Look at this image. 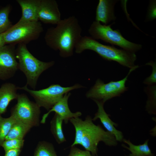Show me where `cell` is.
Returning a JSON list of instances; mask_svg holds the SVG:
<instances>
[{
    "label": "cell",
    "instance_id": "1",
    "mask_svg": "<svg viewBox=\"0 0 156 156\" xmlns=\"http://www.w3.org/2000/svg\"><path fill=\"white\" fill-rule=\"evenodd\" d=\"M82 28L75 16L61 20L55 27L48 28L44 39L47 45L55 51H59L62 57L72 56L75 48L82 36Z\"/></svg>",
    "mask_w": 156,
    "mask_h": 156
},
{
    "label": "cell",
    "instance_id": "2",
    "mask_svg": "<svg viewBox=\"0 0 156 156\" xmlns=\"http://www.w3.org/2000/svg\"><path fill=\"white\" fill-rule=\"evenodd\" d=\"M75 129V140L71 146L81 145L92 153L93 156H98L97 146L99 142H103L109 146H116L117 141L114 136L105 131L100 125H96L92 122L91 117L88 116L84 120L79 117L69 120Z\"/></svg>",
    "mask_w": 156,
    "mask_h": 156
},
{
    "label": "cell",
    "instance_id": "3",
    "mask_svg": "<svg viewBox=\"0 0 156 156\" xmlns=\"http://www.w3.org/2000/svg\"><path fill=\"white\" fill-rule=\"evenodd\" d=\"M87 50L94 51L104 59L116 62L130 69L139 67L135 64L136 56L134 53L103 44L91 36H82L75 48V52L80 54Z\"/></svg>",
    "mask_w": 156,
    "mask_h": 156
},
{
    "label": "cell",
    "instance_id": "4",
    "mask_svg": "<svg viewBox=\"0 0 156 156\" xmlns=\"http://www.w3.org/2000/svg\"><path fill=\"white\" fill-rule=\"evenodd\" d=\"M16 57L18 60V69L26 77V85L34 89L40 75L55 64L54 61L44 62L38 60L29 51L26 44L23 43L18 44L16 49Z\"/></svg>",
    "mask_w": 156,
    "mask_h": 156
},
{
    "label": "cell",
    "instance_id": "5",
    "mask_svg": "<svg viewBox=\"0 0 156 156\" xmlns=\"http://www.w3.org/2000/svg\"><path fill=\"white\" fill-rule=\"evenodd\" d=\"M43 31L40 21H18L9 29L1 34L6 44H26L37 39Z\"/></svg>",
    "mask_w": 156,
    "mask_h": 156
},
{
    "label": "cell",
    "instance_id": "6",
    "mask_svg": "<svg viewBox=\"0 0 156 156\" xmlns=\"http://www.w3.org/2000/svg\"><path fill=\"white\" fill-rule=\"evenodd\" d=\"M113 23L109 25H103L99 22L94 21L88 30L90 36L95 40L101 39L105 42L118 46L123 49L134 53L141 49V45L127 40L118 30H113L111 26Z\"/></svg>",
    "mask_w": 156,
    "mask_h": 156
},
{
    "label": "cell",
    "instance_id": "7",
    "mask_svg": "<svg viewBox=\"0 0 156 156\" xmlns=\"http://www.w3.org/2000/svg\"><path fill=\"white\" fill-rule=\"evenodd\" d=\"M83 87L76 84L70 87H64L59 84H52L48 87L39 90H30L27 85L22 87H18V89L24 90L32 96L36 103L40 107H43L49 110L66 93L76 89Z\"/></svg>",
    "mask_w": 156,
    "mask_h": 156
},
{
    "label": "cell",
    "instance_id": "8",
    "mask_svg": "<svg viewBox=\"0 0 156 156\" xmlns=\"http://www.w3.org/2000/svg\"><path fill=\"white\" fill-rule=\"evenodd\" d=\"M136 68L130 69L126 76L119 81H112L105 83L100 79H98L94 85L86 92V97L104 104L113 98L120 96L128 90V88L125 86L128 77L131 73Z\"/></svg>",
    "mask_w": 156,
    "mask_h": 156
},
{
    "label": "cell",
    "instance_id": "9",
    "mask_svg": "<svg viewBox=\"0 0 156 156\" xmlns=\"http://www.w3.org/2000/svg\"><path fill=\"white\" fill-rule=\"evenodd\" d=\"M17 103L11 110V116L16 120L27 125L31 128L39 124L40 107L31 101L24 94H18Z\"/></svg>",
    "mask_w": 156,
    "mask_h": 156
},
{
    "label": "cell",
    "instance_id": "10",
    "mask_svg": "<svg viewBox=\"0 0 156 156\" xmlns=\"http://www.w3.org/2000/svg\"><path fill=\"white\" fill-rule=\"evenodd\" d=\"M15 44H8L0 48V80L12 77L18 69Z\"/></svg>",
    "mask_w": 156,
    "mask_h": 156
},
{
    "label": "cell",
    "instance_id": "11",
    "mask_svg": "<svg viewBox=\"0 0 156 156\" xmlns=\"http://www.w3.org/2000/svg\"><path fill=\"white\" fill-rule=\"evenodd\" d=\"M39 20L44 23L56 25L61 20L58 5L55 0H40Z\"/></svg>",
    "mask_w": 156,
    "mask_h": 156
},
{
    "label": "cell",
    "instance_id": "12",
    "mask_svg": "<svg viewBox=\"0 0 156 156\" xmlns=\"http://www.w3.org/2000/svg\"><path fill=\"white\" fill-rule=\"evenodd\" d=\"M71 94L70 92L66 93L57 103L46 113L42 117L40 123H45L47 118L52 112H54L60 116L65 124L68 123L69 120L73 118L79 117L82 115L80 112L75 113L72 112L69 109L68 104V100Z\"/></svg>",
    "mask_w": 156,
    "mask_h": 156
},
{
    "label": "cell",
    "instance_id": "13",
    "mask_svg": "<svg viewBox=\"0 0 156 156\" xmlns=\"http://www.w3.org/2000/svg\"><path fill=\"white\" fill-rule=\"evenodd\" d=\"M94 101L97 104L98 109L94 117L92 119V120L95 121L99 119L107 131L114 136L117 141L122 142L124 137L123 133L115 128L114 126L117 127L118 125L112 120L109 115L105 112L104 108V103L96 101Z\"/></svg>",
    "mask_w": 156,
    "mask_h": 156
},
{
    "label": "cell",
    "instance_id": "14",
    "mask_svg": "<svg viewBox=\"0 0 156 156\" xmlns=\"http://www.w3.org/2000/svg\"><path fill=\"white\" fill-rule=\"evenodd\" d=\"M116 0H99L96 10V21L106 25L112 21H114V7Z\"/></svg>",
    "mask_w": 156,
    "mask_h": 156
},
{
    "label": "cell",
    "instance_id": "15",
    "mask_svg": "<svg viewBox=\"0 0 156 156\" xmlns=\"http://www.w3.org/2000/svg\"><path fill=\"white\" fill-rule=\"evenodd\" d=\"M16 1L22 10V16L19 21H39L38 10L40 0H17Z\"/></svg>",
    "mask_w": 156,
    "mask_h": 156
},
{
    "label": "cell",
    "instance_id": "16",
    "mask_svg": "<svg viewBox=\"0 0 156 156\" xmlns=\"http://www.w3.org/2000/svg\"><path fill=\"white\" fill-rule=\"evenodd\" d=\"M18 88L14 84L6 83L0 87V114L5 113L10 103L16 99Z\"/></svg>",
    "mask_w": 156,
    "mask_h": 156
},
{
    "label": "cell",
    "instance_id": "17",
    "mask_svg": "<svg viewBox=\"0 0 156 156\" xmlns=\"http://www.w3.org/2000/svg\"><path fill=\"white\" fill-rule=\"evenodd\" d=\"M148 140L147 139L146 140L143 144L136 145L133 144L129 139L127 140L123 138L122 141L128 144L129 147L124 144H122V146L131 152L128 156H154V154L152 153L148 146Z\"/></svg>",
    "mask_w": 156,
    "mask_h": 156
},
{
    "label": "cell",
    "instance_id": "18",
    "mask_svg": "<svg viewBox=\"0 0 156 156\" xmlns=\"http://www.w3.org/2000/svg\"><path fill=\"white\" fill-rule=\"evenodd\" d=\"M63 121L61 118L55 113L50 123L51 132L59 144L66 141L62 128Z\"/></svg>",
    "mask_w": 156,
    "mask_h": 156
},
{
    "label": "cell",
    "instance_id": "19",
    "mask_svg": "<svg viewBox=\"0 0 156 156\" xmlns=\"http://www.w3.org/2000/svg\"><path fill=\"white\" fill-rule=\"evenodd\" d=\"M31 128L27 125L16 120L6 137L5 140L14 139H23L25 135Z\"/></svg>",
    "mask_w": 156,
    "mask_h": 156
},
{
    "label": "cell",
    "instance_id": "20",
    "mask_svg": "<svg viewBox=\"0 0 156 156\" xmlns=\"http://www.w3.org/2000/svg\"><path fill=\"white\" fill-rule=\"evenodd\" d=\"M147 95L148 99L146 105V109L151 114L156 113V85L148 86L144 89Z\"/></svg>",
    "mask_w": 156,
    "mask_h": 156
},
{
    "label": "cell",
    "instance_id": "21",
    "mask_svg": "<svg viewBox=\"0 0 156 156\" xmlns=\"http://www.w3.org/2000/svg\"><path fill=\"white\" fill-rule=\"evenodd\" d=\"M16 120L11 116L8 118L0 115V146L5 140L12 127Z\"/></svg>",
    "mask_w": 156,
    "mask_h": 156
},
{
    "label": "cell",
    "instance_id": "22",
    "mask_svg": "<svg viewBox=\"0 0 156 156\" xmlns=\"http://www.w3.org/2000/svg\"><path fill=\"white\" fill-rule=\"evenodd\" d=\"M34 156H57V155L53 144L43 141L38 144Z\"/></svg>",
    "mask_w": 156,
    "mask_h": 156
},
{
    "label": "cell",
    "instance_id": "23",
    "mask_svg": "<svg viewBox=\"0 0 156 156\" xmlns=\"http://www.w3.org/2000/svg\"><path fill=\"white\" fill-rule=\"evenodd\" d=\"M11 8L10 5H7L0 9V35L13 25L9 18Z\"/></svg>",
    "mask_w": 156,
    "mask_h": 156
},
{
    "label": "cell",
    "instance_id": "24",
    "mask_svg": "<svg viewBox=\"0 0 156 156\" xmlns=\"http://www.w3.org/2000/svg\"><path fill=\"white\" fill-rule=\"evenodd\" d=\"M24 142L23 139H14L5 140L1 146L3 147L5 152L13 149H21L23 146Z\"/></svg>",
    "mask_w": 156,
    "mask_h": 156
},
{
    "label": "cell",
    "instance_id": "25",
    "mask_svg": "<svg viewBox=\"0 0 156 156\" xmlns=\"http://www.w3.org/2000/svg\"><path fill=\"white\" fill-rule=\"evenodd\" d=\"M152 67V73L150 75L146 78L143 81V83L148 86L156 85V62L151 61L146 64Z\"/></svg>",
    "mask_w": 156,
    "mask_h": 156
},
{
    "label": "cell",
    "instance_id": "26",
    "mask_svg": "<svg viewBox=\"0 0 156 156\" xmlns=\"http://www.w3.org/2000/svg\"><path fill=\"white\" fill-rule=\"evenodd\" d=\"M68 156H92V155L90 151L86 150H81L74 146H71L70 150Z\"/></svg>",
    "mask_w": 156,
    "mask_h": 156
},
{
    "label": "cell",
    "instance_id": "27",
    "mask_svg": "<svg viewBox=\"0 0 156 156\" xmlns=\"http://www.w3.org/2000/svg\"><path fill=\"white\" fill-rule=\"evenodd\" d=\"M155 1H152L150 6L148 17L150 19L156 18V5Z\"/></svg>",
    "mask_w": 156,
    "mask_h": 156
},
{
    "label": "cell",
    "instance_id": "28",
    "mask_svg": "<svg viewBox=\"0 0 156 156\" xmlns=\"http://www.w3.org/2000/svg\"><path fill=\"white\" fill-rule=\"evenodd\" d=\"M21 150L15 149L9 150L5 152L4 156H19Z\"/></svg>",
    "mask_w": 156,
    "mask_h": 156
},
{
    "label": "cell",
    "instance_id": "29",
    "mask_svg": "<svg viewBox=\"0 0 156 156\" xmlns=\"http://www.w3.org/2000/svg\"><path fill=\"white\" fill-rule=\"evenodd\" d=\"M5 45L3 37L1 34L0 35V48Z\"/></svg>",
    "mask_w": 156,
    "mask_h": 156
},
{
    "label": "cell",
    "instance_id": "30",
    "mask_svg": "<svg viewBox=\"0 0 156 156\" xmlns=\"http://www.w3.org/2000/svg\"><path fill=\"white\" fill-rule=\"evenodd\" d=\"M1 115L0 114V115Z\"/></svg>",
    "mask_w": 156,
    "mask_h": 156
}]
</instances>
